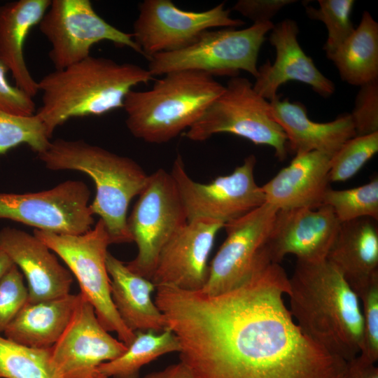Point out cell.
Wrapping results in <instances>:
<instances>
[{
    "label": "cell",
    "mask_w": 378,
    "mask_h": 378,
    "mask_svg": "<svg viewBox=\"0 0 378 378\" xmlns=\"http://www.w3.org/2000/svg\"><path fill=\"white\" fill-rule=\"evenodd\" d=\"M350 115L356 136L378 132V80L360 86Z\"/></svg>",
    "instance_id": "obj_35"
},
{
    "label": "cell",
    "mask_w": 378,
    "mask_h": 378,
    "mask_svg": "<svg viewBox=\"0 0 378 378\" xmlns=\"http://www.w3.org/2000/svg\"><path fill=\"white\" fill-rule=\"evenodd\" d=\"M344 378H378V368L358 355L346 363Z\"/></svg>",
    "instance_id": "obj_38"
},
{
    "label": "cell",
    "mask_w": 378,
    "mask_h": 378,
    "mask_svg": "<svg viewBox=\"0 0 378 378\" xmlns=\"http://www.w3.org/2000/svg\"><path fill=\"white\" fill-rule=\"evenodd\" d=\"M224 224L209 218L188 221L162 249L151 281L197 291L204 287L209 274V257L215 237Z\"/></svg>",
    "instance_id": "obj_16"
},
{
    "label": "cell",
    "mask_w": 378,
    "mask_h": 378,
    "mask_svg": "<svg viewBox=\"0 0 378 378\" xmlns=\"http://www.w3.org/2000/svg\"><path fill=\"white\" fill-rule=\"evenodd\" d=\"M244 24L230 17V10L224 2L196 12L181 9L170 0H145L139 5L132 35L141 55L148 59L154 55L189 46L206 30L236 28Z\"/></svg>",
    "instance_id": "obj_13"
},
{
    "label": "cell",
    "mask_w": 378,
    "mask_h": 378,
    "mask_svg": "<svg viewBox=\"0 0 378 378\" xmlns=\"http://www.w3.org/2000/svg\"><path fill=\"white\" fill-rule=\"evenodd\" d=\"M0 378H59L50 348L28 347L0 335Z\"/></svg>",
    "instance_id": "obj_28"
},
{
    "label": "cell",
    "mask_w": 378,
    "mask_h": 378,
    "mask_svg": "<svg viewBox=\"0 0 378 378\" xmlns=\"http://www.w3.org/2000/svg\"><path fill=\"white\" fill-rule=\"evenodd\" d=\"M29 291L20 269L13 264L0 279V333L28 302Z\"/></svg>",
    "instance_id": "obj_33"
},
{
    "label": "cell",
    "mask_w": 378,
    "mask_h": 378,
    "mask_svg": "<svg viewBox=\"0 0 378 378\" xmlns=\"http://www.w3.org/2000/svg\"><path fill=\"white\" fill-rule=\"evenodd\" d=\"M377 151L378 132L356 136L347 140L331 158L329 181L350 179Z\"/></svg>",
    "instance_id": "obj_32"
},
{
    "label": "cell",
    "mask_w": 378,
    "mask_h": 378,
    "mask_svg": "<svg viewBox=\"0 0 378 378\" xmlns=\"http://www.w3.org/2000/svg\"><path fill=\"white\" fill-rule=\"evenodd\" d=\"M38 156L48 169L76 170L89 175L96 187L90 207L104 222L111 244L133 241L127 209L149 178L136 162L83 140L62 139L50 141Z\"/></svg>",
    "instance_id": "obj_4"
},
{
    "label": "cell",
    "mask_w": 378,
    "mask_h": 378,
    "mask_svg": "<svg viewBox=\"0 0 378 378\" xmlns=\"http://www.w3.org/2000/svg\"><path fill=\"white\" fill-rule=\"evenodd\" d=\"M274 25L270 21L241 29L206 30L181 50L151 56L147 69L153 77L192 70L231 78L244 71L255 78L260 48Z\"/></svg>",
    "instance_id": "obj_6"
},
{
    "label": "cell",
    "mask_w": 378,
    "mask_h": 378,
    "mask_svg": "<svg viewBox=\"0 0 378 378\" xmlns=\"http://www.w3.org/2000/svg\"><path fill=\"white\" fill-rule=\"evenodd\" d=\"M179 351V342L169 328L159 333L136 331L126 351L118 358L102 363L99 370L108 378H140L143 366L164 354Z\"/></svg>",
    "instance_id": "obj_27"
},
{
    "label": "cell",
    "mask_w": 378,
    "mask_h": 378,
    "mask_svg": "<svg viewBox=\"0 0 378 378\" xmlns=\"http://www.w3.org/2000/svg\"><path fill=\"white\" fill-rule=\"evenodd\" d=\"M220 133L270 146L280 161L287 157V139L271 115L270 102L255 92L248 78L232 77L185 136L193 141H204Z\"/></svg>",
    "instance_id": "obj_8"
},
{
    "label": "cell",
    "mask_w": 378,
    "mask_h": 378,
    "mask_svg": "<svg viewBox=\"0 0 378 378\" xmlns=\"http://www.w3.org/2000/svg\"><path fill=\"white\" fill-rule=\"evenodd\" d=\"M78 294L27 302L4 330L5 337L32 348H51L74 314Z\"/></svg>",
    "instance_id": "obj_25"
},
{
    "label": "cell",
    "mask_w": 378,
    "mask_h": 378,
    "mask_svg": "<svg viewBox=\"0 0 378 378\" xmlns=\"http://www.w3.org/2000/svg\"><path fill=\"white\" fill-rule=\"evenodd\" d=\"M90 197L84 182L71 180L36 192H0V218L59 234H81L94 222Z\"/></svg>",
    "instance_id": "obj_14"
},
{
    "label": "cell",
    "mask_w": 378,
    "mask_h": 378,
    "mask_svg": "<svg viewBox=\"0 0 378 378\" xmlns=\"http://www.w3.org/2000/svg\"><path fill=\"white\" fill-rule=\"evenodd\" d=\"M287 295L290 314L308 338L346 362L359 355L363 342L360 300L327 259L297 260Z\"/></svg>",
    "instance_id": "obj_2"
},
{
    "label": "cell",
    "mask_w": 378,
    "mask_h": 378,
    "mask_svg": "<svg viewBox=\"0 0 378 378\" xmlns=\"http://www.w3.org/2000/svg\"><path fill=\"white\" fill-rule=\"evenodd\" d=\"M318 4V8L306 6L305 10L310 19L322 22L327 28L323 50L329 59L355 29L350 18L354 1L319 0Z\"/></svg>",
    "instance_id": "obj_31"
},
{
    "label": "cell",
    "mask_w": 378,
    "mask_h": 378,
    "mask_svg": "<svg viewBox=\"0 0 378 378\" xmlns=\"http://www.w3.org/2000/svg\"><path fill=\"white\" fill-rule=\"evenodd\" d=\"M187 222L170 172L160 168L150 174L127 218L137 254L126 264L127 267L151 281L162 249Z\"/></svg>",
    "instance_id": "obj_9"
},
{
    "label": "cell",
    "mask_w": 378,
    "mask_h": 378,
    "mask_svg": "<svg viewBox=\"0 0 378 378\" xmlns=\"http://www.w3.org/2000/svg\"><path fill=\"white\" fill-rule=\"evenodd\" d=\"M153 79L147 69L137 64L90 55L37 81L42 96L35 113L51 138L71 118L99 116L122 108L133 87Z\"/></svg>",
    "instance_id": "obj_3"
},
{
    "label": "cell",
    "mask_w": 378,
    "mask_h": 378,
    "mask_svg": "<svg viewBox=\"0 0 378 378\" xmlns=\"http://www.w3.org/2000/svg\"><path fill=\"white\" fill-rule=\"evenodd\" d=\"M255 163V155H250L231 174L202 183L188 174L182 157L177 154L170 174L188 221L209 218L225 225L264 204L265 195L254 178Z\"/></svg>",
    "instance_id": "obj_10"
},
{
    "label": "cell",
    "mask_w": 378,
    "mask_h": 378,
    "mask_svg": "<svg viewBox=\"0 0 378 378\" xmlns=\"http://www.w3.org/2000/svg\"><path fill=\"white\" fill-rule=\"evenodd\" d=\"M38 27L50 44L48 56L55 69L88 57L91 48L103 41L141 55L132 34L107 22L90 0H51Z\"/></svg>",
    "instance_id": "obj_11"
},
{
    "label": "cell",
    "mask_w": 378,
    "mask_h": 378,
    "mask_svg": "<svg viewBox=\"0 0 378 378\" xmlns=\"http://www.w3.org/2000/svg\"><path fill=\"white\" fill-rule=\"evenodd\" d=\"M358 297L363 316V342L359 354L367 360H378V279L372 281Z\"/></svg>",
    "instance_id": "obj_34"
},
{
    "label": "cell",
    "mask_w": 378,
    "mask_h": 378,
    "mask_svg": "<svg viewBox=\"0 0 378 378\" xmlns=\"http://www.w3.org/2000/svg\"><path fill=\"white\" fill-rule=\"evenodd\" d=\"M323 205L330 206L342 223L361 218L378 220V179L346 190L328 188Z\"/></svg>",
    "instance_id": "obj_29"
},
{
    "label": "cell",
    "mask_w": 378,
    "mask_h": 378,
    "mask_svg": "<svg viewBox=\"0 0 378 378\" xmlns=\"http://www.w3.org/2000/svg\"><path fill=\"white\" fill-rule=\"evenodd\" d=\"M13 264L8 255L0 246V279Z\"/></svg>",
    "instance_id": "obj_40"
},
{
    "label": "cell",
    "mask_w": 378,
    "mask_h": 378,
    "mask_svg": "<svg viewBox=\"0 0 378 378\" xmlns=\"http://www.w3.org/2000/svg\"><path fill=\"white\" fill-rule=\"evenodd\" d=\"M34 235L55 253L76 276L80 293L92 305L104 328L115 332L118 340L129 346L135 332L124 324L112 301L106 264L111 242L104 222L99 219L81 234H59L34 229Z\"/></svg>",
    "instance_id": "obj_7"
},
{
    "label": "cell",
    "mask_w": 378,
    "mask_h": 378,
    "mask_svg": "<svg viewBox=\"0 0 378 378\" xmlns=\"http://www.w3.org/2000/svg\"><path fill=\"white\" fill-rule=\"evenodd\" d=\"M50 139L45 125L36 113L20 115L0 109V155L21 144L39 154L47 149Z\"/></svg>",
    "instance_id": "obj_30"
},
{
    "label": "cell",
    "mask_w": 378,
    "mask_h": 378,
    "mask_svg": "<svg viewBox=\"0 0 378 378\" xmlns=\"http://www.w3.org/2000/svg\"><path fill=\"white\" fill-rule=\"evenodd\" d=\"M331 158L319 151L295 155L288 166L261 186L265 202L277 210L322 206L330 182Z\"/></svg>",
    "instance_id": "obj_20"
},
{
    "label": "cell",
    "mask_w": 378,
    "mask_h": 378,
    "mask_svg": "<svg viewBox=\"0 0 378 378\" xmlns=\"http://www.w3.org/2000/svg\"><path fill=\"white\" fill-rule=\"evenodd\" d=\"M295 0H239L232 10L254 23L271 21V19L285 6L295 3Z\"/></svg>",
    "instance_id": "obj_37"
},
{
    "label": "cell",
    "mask_w": 378,
    "mask_h": 378,
    "mask_svg": "<svg viewBox=\"0 0 378 378\" xmlns=\"http://www.w3.org/2000/svg\"><path fill=\"white\" fill-rule=\"evenodd\" d=\"M277 211L265 202L224 225L226 238L209 265L207 280L200 291L209 295L230 291L272 264L265 246Z\"/></svg>",
    "instance_id": "obj_12"
},
{
    "label": "cell",
    "mask_w": 378,
    "mask_h": 378,
    "mask_svg": "<svg viewBox=\"0 0 378 378\" xmlns=\"http://www.w3.org/2000/svg\"><path fill=\"white\" fill-rule=\"evenodd\" d=\"M329 59L350 85L378 80V24L370 13H363L358 26Z\"/></svg>",
    "instance_id": "obj_26"
},
{
    "label": "cell",
    "mask_w": 378,
    "mask_h": 378,
    "mask_svg": "<svg viewBox=\"0 0 378 378\" xmlns=\"http://www.w3.org/2000/svg\"><path fill=\"white\" fill-rule=\"evenodd\" d=\"M340 224L326 205L278 210L265 246L267 258L276 264L289 254L304 261L325 260Z\"/></svg>",
    "instance_id": "obj_17"
},
{
    "label": "cell",
    "mask_w": 378,
    "mask_h": 378,
    "mask_svg": "<svg viewBox=\"0 0 378 378\" xmlns=\"http://www.w3.org/2000/svg\"><path fill=\"white\" fill-rule=\"evenodd\" d=\"M270 31L269 40L275 48L276 58L274 63L267 60L258 68L253 85L255 92L270 102L278 95L281 85L295 80L309 85L323 97L331 96L335 90V85L303 51L298 40L297 22L285 19L274 24Z\"/></svg>",
    "instance_id": "obj_18"
},
{
    "label": "cell",
    "mask_w": 378,
    "mask_h": 378,
    "mask_svg": "<svg viewBox=\"0 0 378 378\" xmlns=\"http://www.w3.org/2000/svg\"><path fill=\"white\" fill-rule=\"evenodd\" d=\"M361 218L342 223L326 259L358 295L378 279V228Z\"/></svg>",
    "instance_id": "obj_22"
},
{
    "label": "cell",
    "mask_w": 378,
    "mask_h": 378,
    "mask_svg": "<svg viewBox=\"0 0 378 378\" xmlns=\"http://www.w3.org/2000/svg\"><path fill=\"white\" fill-rule=\"evenodd\" d=\"M106 264L111 279L112 301L124 324L134 332L159 333L167 329L165 317L152 298L156 290L154 284L132 272L109 252Z\"/></svg>",
    "instance_id": "obj_23"
},
{
    "label": "cell",
    "mask_w": 378,
    "mask_h": 378,
    "mask_svg": "<svg viewBox=\"0 0 378 378\" xmlns=\"http://www.w3.org/2000/svg\"><path fill=\"white\" fill-rule=\"evenodd\" d=\"M51 0H17L0 6V62L11 73L15 86L32 98L38 83L25 62L24 46L30 31L38 25Z\"/></svg>",
    "instance_id": "obj_24"
},
{
    "label": "cell",
    "mask_w": 378,
    "mask_h": 378,
    "mask_svg": "<svg viewBox=\"0 0 378 378\" xmlns=\"http://www.w3.org/2000/svg\"><path fill=\"white\" fill-rule=\"evenodd\" d=\"M8 71L0 62V109L20 115L34 114L36 107L33 98L9 83L6 78Z\"/></svg>",
    "instance_id": "obj_36"
},
{
    "label": "cell",
    "mask_w": 378,
    "mask_h": 378,
    "mask_svg": "<svg viewBox=\"0 0 378 378\" xmlns=\"http://www.w3.org/2000/svg\"><path fill=\"white\" fill-rule=\"evenodd\" d=\"M288 289L284 269L272 263L222 294L160 286L154 302L195 378H344L347 362L294 321Z\"/></svg>",
    "instance_id": "obj_1"
},
{
    "label": "cell",
    "mask_w": 378,
    "mask_h": 378,
    "mask_svg": "<svg viewBox=\"0 0 378 378\" xmlns=\"http://www.w3.org/2000/svg\"><path fill=\"white\" fill-rule=\"evenodd\" d=\"M141 378H195L188 367L179 361L164 369L148 373Z\"/></svg>",
    "instance_id": "obj_39"
},
{
    "label": "cell",
    "mask_w": 378,
    "mask_h": 378,
    "mask_svg": "<svg viewBox=\"0 0 378 378\" xmlns=\"http://www.w3.org/2000/svg\"><path fill=\"white\" fill-rule=\"evenodd\" d=\"M224 88L204 72L166 74L148 90L129 92L122 107L126 126L136 139L167 143L191 127Z\"/></svg>",
    "instance_id": "obj_5"
},
{
    "label": "cell",
    "mask_w": 378,
    "mask_h": 378,
    "mask_svg": "<svg viewBox=\"0 0 378 378\" xmlns=\"http://www.w3.org/2000/svg\"><path fill=\"white\" fill-rule=\"evenodd\" d=\"M78 294L69 323L50 348L52 365L59 378H108L99 366L120 356L127 346L104 328L92 305Z\"/></svg>",
    "instance_id": "obj_15"
},
{
    "label": "cell",
    "mask_w": 378,
    "mask_h": 378,
    "mask_svg": "<svg viewBox=\"0 0 378 378\" xmlns=\"http://www.w3.org/2000/svg\"><path fill=\"white\" fill-rule=\"evenodd\" d=\"M270 104L272 118L286 134L288 150L295 155L319 151L332 156L356 136L350 113L341 114L330 122H316L309 118L302 103L281 99L277 95Z\"/></svg>",
    "instance_id": "obj_21"
},
{
    "label": "cell",
    "mask_w": 378,
    "mask_h": 378,
    "mask_svg": "<svg viewBox=\"0 0 378 378\" xmlns=\"http://www.w3.org/2000/svg\"><path fill=\"white\" fill-rule=\"evenodd\" d=\"M0 246L25 276L28 302H37L70 293L72 274L34 234L5 227L0 230Z\"/></svg>",
    "instance_id": "obj_19"
}]
</instances>
